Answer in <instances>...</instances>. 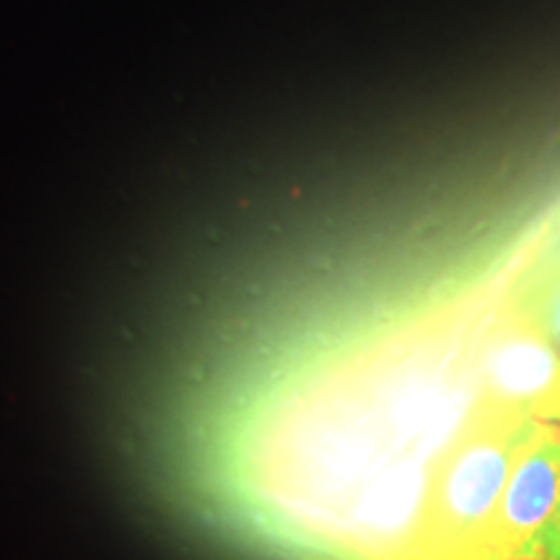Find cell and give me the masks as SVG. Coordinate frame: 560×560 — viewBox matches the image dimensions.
<instances>
[{
  "label": "cell",
  "mask_w": 560,
  "mask_h": 560,
  "mask_svg": "<svg viewBox=\"0 0 560 560\" xmlns=\"http://www.w3.org/2000/svg\"><path fill=\"white\" fill-rule=\"evenodd\" d=\"M529 560H560V499L552 509L548 524L537 535Z\"/></svg>",
  "instance_id": "cell-5"
},
{
  "label": "cell",
  "mask_w": 560,
  "mask_h": 560,
  "mask_svg": "<svg viewBox=\"0 0 560 560\" xmlns=\"http://www.w3.org/2000/svg\"><path fill=\"white\" fill-rule=\"evenodd\" d=\"M535 418H540V420H550V423H558V425H560V387L556 389V395H552L550 400L542 405V410L537 412Z\"/></svg>",
  "instance_id": "cell-6"
},
{
  "label": "cell",
  "mask_w": 560,
  "mask_h": 560,
  "mask_svg": "<svg viewBox=\"0 0 560 560\" xmlns=\"http://www.w3.org/2000/svg\"><path fill=\"white\" fill-rule=\"evenodd\" d=\"M516 312L560 350V270L550 272L535 291H529Z\"/></svg>",
  "instance_id": "cell-4"
},
{
  "label": "cell",
  "mask_w": 560,
  "mask_h": 560,
  "mask_svg": "<svg viewBox=\"0 0 560 560\" xmlns=\"http://www.w3.org/2000/svg\"><path fill=\"white\" fill-rule=\"evenodd\" d=\"M475 376L480 400L535 418L560 387V350L516 312L480 342Z\"/></svg>",
  "instance_id": "cell-3"
},
{
  "label": "cell",
  "mask_w": 560,
  "mask_h": 560,
  "mask_svg": "<svg viewBox=\"0 0 560 560\" xmlns=\"http://www.w3.org/2000/svg\"><path fill=\"white\" fill-rule=\"evenodd\" d=\"M558 499L560 425L529 418L490 524L486 560H529Z\"/></svg>",
  "instance_id": "cell-2"
},
{
  "label": "cell",
  "mask_w": 560,
  "mask_h": 560,
  "mask_svg": "<svg viewBox=\"0 0 560 560\" xmlns=\"http://www.w3.org/2000/svg\"><path fill=\"white\" fill-rule=\"evenodd\" d=\"M529 412L478 400L433 467L418 514V560H486Z\"/></svg>",
  "instance_id": "cell-1"
}]
</instances>
